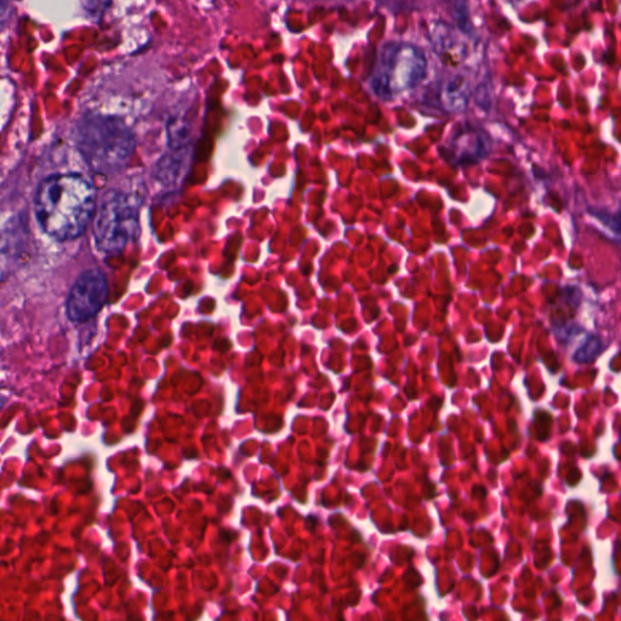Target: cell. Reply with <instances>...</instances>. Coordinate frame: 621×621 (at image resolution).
<instances>
[{
	"label": "cell",
	"mask_w": 621,
	"mask_h": 621,
	"mask_svg": "<svg viewBox=\"0 0 621 621\" xmlns=\"http://www.w3.org/2000/svg\"><path fill=\"white\" fill-rule=\"evenodd\" d=\"M95 204L94 187L76 174L50 176L38 187L34 201L42 229L59 241L83 235Z\"/></svg>",
	"instance_id": "1"
},
{
	"label": "cell",
	"mask_w": 621,
	"mask_h": 621,
	"mask_svg": "<svg viewBox=\"0 0 621 621\" xmlns=\"http://www.w3.org/2000/svg\"><path fill=\"white\" fill-rule=\"evenodd\" d=\"M77 144L95 172L108 173L121 169L129 161L135 136L121 118L90 113L78 124Z\"/></svg>",
	"instance_id": "2"
},
{
	"label": "cell",
	"mask_w": 621,
	"mask_h": 621,
	"mask_svg": "<svg viewBox=\"0 0 621 621\" xmlns=\"http://www.w3.org/2000/svg\"><path fill=\"white\" fill-rule=\"evenodd\" d=\"M426 73L423 50L409 43H387L380 50L369 85L379 99L389 101L417 87Z\"/></svg>",
	"instance_id": "3"
},
{
	"label": "cell",
	"mask_w": 621,
	"mask_h": 621,
	"mask_svg": "<svg viewBox=\"0 0 621 621\" xmlns=\"http://www.w3.org/2000/svg\"><path fill=\"white\" fill-rule=\"evenodd\" d=\"M139 205L136 199L118 190L102 198L94 224L96 246L102 253L118 255L139 231Z\"/></svg>",
	"instance_id": "4"
},
{
	"label": "cell",
	"mask_w": 621,
	"mask_h": 621,
	"mask_svg": "<svg viewBox=\"0 0 621 621\" xmlns=\"http://www.w3.org/2000/svg\"><path fill=\"white\" fill-rule=\"evenodd\" d=\"M107 295L108 287L104 273L99 270L83 272L68 295V317L76 323L89 321L104 307Z\"/></svg>",
	"instance_id": "5"
},
{
	"label": "cell",
	"mask_w": 621,
	"mask_h": 621,
	"mask_svg": "<svg viewBox=\"0 0 621 621\" xmlns=\"http://www.w3.org/2000/svg\"><path fill=\"white\" fill-rule=\"evenodd\" d=\"M441 155L454 165H471L481 162L491 152V140L482 129L465 124L454 131L446 148H440Z\"/></svg>",
	"instance_id": "6"
},
{
	"label": "cell",
	"mask_w": 621,
	"mask_h": 621,
	"mask_svg": "<svg viewBox=\"0 0 621 621\" xmlns=\"http://www.w3.org/2000/svg\"><path fill=\"white\" fill-rule=\"evenodd\" d=\"M470 95V79L465 74H454L438 84V104L447 112H464L469 104Z\"/></svg>",
	"instance_id": "7"
},
{
	"label": "cell",
	"mask_w": 621,
	"mask_h": 621,
	"mask_svg": "<svg viewBox=\"0 0 621 621\" xmlns=\"http://www.w3.org/2000/svg\"><path fill=\"white\" fill-rule=\"evenodd\" d=\"M191 162V148L170 150L159 162L157 178L163 186H176L184 180Z\"/></svg>",
	"instance_id": "8"
},
{
	"label": "cell",
	"mask_w": 621,
	"mask_h": 621,
	"mask_svg": "<svg viewBox=\"0 0 621 621\" xmlns=\"http://www.w3.org/2000/svg\"><path fill=\"white\" fill-rule=\"evenodd\" d=\"M431 38L436 53L442 56L443 60L449 58L448 60L458 62L455 59V54H457L459 59L463 58L465 48L458 37V33L453 28L444 24H437L436 28L432 30Z\"/></svg>",
	"instance_id": "9"
},
{
	"label": "cell",
	"mask_w": 621,
	"mask_h": 621,
	"mask_svg": "<svg viewBox=\"0 0 621 621\" xmlns=\"http://www.w3.org/2000/svg\"><path fill=\"white\" fill-rule=\"evenodd\" d=\"M602 341L596 335H589L580 345L579 349L574 352V362L580 364H589L596 361L601 355Z\"/></svg>",
	"instance_id": "10"
},
{
	"label": "cell",
	"mask_w": 621,
	"mask_h": 621,
	"mask_svg": "<svg viewBox=\"0 0 621 621\" xmlns=\"http://www.w3.org/2000/svg\"><path fill=\"white\" fill-rule=\"evenodd\" d=\"M453 15L461 32L470 33L472 31L469 2L467 0H454Z\"/></svg>",
	"instance_id": "11"
}]
</instances>
